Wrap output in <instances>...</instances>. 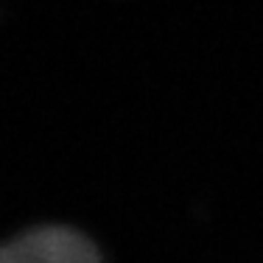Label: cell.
<instances>
[{
    "label": "cell",
    "instance_id": "1",
    "mask_svg": "<svg viewBox=\"0 0 263 263\" xmlns=\"http://www.w3.org/2000/svg\"><path fill=\"white\" fill-rule=\"evenodd\" d=\"M0 263H106L104 249L73 221H42L0 241Z\"/></svg>",
    "mask_w": 263,
    "mask_h": 263
}]
</instances>
